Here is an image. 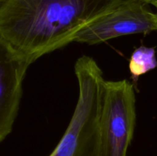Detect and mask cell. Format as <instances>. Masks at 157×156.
I'll return each mask as SVG.
<instances>
[{
  "label": "cell",
  "instance_id": "obj_1",
  "mask_svg": "<svg viewBox=\"0 0 157 156\" xmlns=\"http://www.w3.org/2000/svg\"><path fill=\"white\" fill-rule=\"evenodd\" d=\"M122 0H0V37L32 63L65 47Z\"/></svg>",
  "mask_w": 157,
  "mask_h": 156
},
{
  "label": "cell",
  "instance_id": "obj_2",
  "mask_svg": "<svg viewBox=\"0 0 157 156\" xmlns=\"http://www.w3.org/2000/svg\"><path fill=\"white\" fill-rule=\"evenodd\" d=\"M78 102L65 132L49 156H78L99 137L106 80L98 63L83 55L75 64Z\"/></svg>",
  "mask_w": 157,
  "mask_h": 156
},
{
  "label": "cell",
  "instance_id": "obj_3",
  "mask_svg": "<svg viewBox=\"0 0 157 156\" xmlns=\"http://www.w3.org/2000/svg\"><path fill=\"white\" fill-rule=\"evenodd\" d=\"M135 87L106 80L100 125V156H127L136 126Z\"/></svg>",
  "mask_w": 157,
  "mask_h": 156
},
{
  "label": "cell",
  "instance_id": "obj_4",
  "mask_svg": "<svg viewBox=\"0 0 157 156\" xmlns=\"http://www.w3.org/2000/svg\"><path fill=\"white\" fill-rule=\"evenodd\" d=\"M157 31L155 12L141 0H122L112 10L81 30L75 42L90 45L124 35H148Z\"/></svg>",
  "mask_w": 157,
  "mask_h": 156
},
{
  "label": "cell",
  "instance_id": "obj_5",
  "mask_svg": "<svg viewBox=\"0 0 157 156\" xmlns=\"http://www.w3.org/2000/svg\"><path fill=\"white\" fill-rule=\"evenodd\" d=\"M32 63L0 37V142L12 132Z\"/></svg>",
  "mask_w": 157,
  "mask_h": 156
},
{
  "label": "cell",
  "instance_id": "obj_6",
  "mask_svg": "<svg viewBox=\"0 0 157 156\" xmlns=\"http://www.w3.org/2000/svg\"><path fill=\"white\" fill-rule=\"evenodd\" d=\"M157 67L156 50L153 47L141 45L135 49L129 61L132 83L136 87L139 78Z\"/></svg>",
  "mask_w": 157,
  "mask_h": 156
},
{
  "label": "cell",
  "instance_id": "obj_7",
  "mask_svg": "<svg viewBox=\"0 0 157 156\" xmlns=\"http://www.w3.org/2000/svg\"><path fill=\"white\" fill-rule=\"evenodd\" d=\"M141 1H144L146 3H147V4L153 5V6H154L155 4L157 3V0H141Z\"/></svg>",
  "mask_w": 157,
  "mask_h": 156
},
{
  "label": "cell",
  "instance_id": "obj_8",
  "mask_svg": "<svg viewBox=\"0 0 157 156\" xmlns=\"http://www.w3.org/2000/svg\"><path fill=\"white\" fill-rule=\"evenodd\" d=\"M154 6V7L155 8H156V12H155V15H156V24H157V3H156V4H155L154 5V6Z\"/></svg>",
  "mask_w": 157,
  "mask_h": 156
}]
</instances>
